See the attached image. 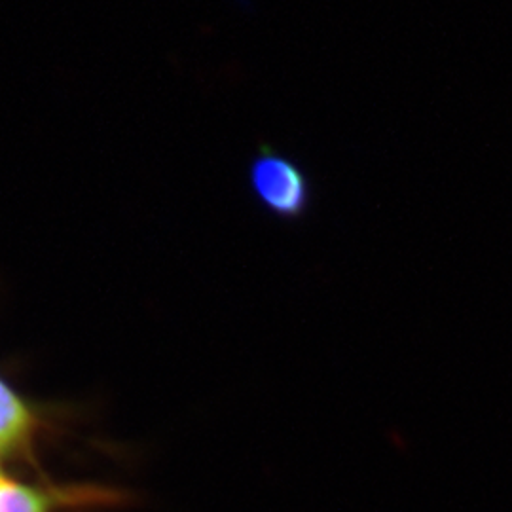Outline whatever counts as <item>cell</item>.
I'll return each instance as SVG.
<instances>
[{
  "label": "cell",
  "mask_w": 512,
  "mask_h": 512,
  "mask_svg": "<svg viewBox=\"0 0 512 512\" xmlns=\"http://www.w3.org/2000/svg\"><path fill=\"white\" fill-rule=\"evenodd\" d=\"M50 495L0 478V512H52Z\"/></svg>",
  "instance_id": "obj_3"
},
{
  "label": "cell",
  "mask_w": 512,
  "mask_h": 512,
  "mask_svg": "<svg viewBox=\"0 0 512 512\" xmlns=\"http://www.w3.org/2000/svg\"><path fill=\"white\" fill-rule=\"evenodd\" d=\"M33 425L29 408L0 380V456L21 450L29 442Z\"/></svg>",
  "instance_id": "obj_2"
},
{
  "label": "cell",
  "mask_w": 512,
  "mask_h": 512,
  "mask_svg": "<svg viewBox=\"0 0 512 512\" xmlns=\"http://www.w3.org/2000/svg\"><path fill=\"white\" fill-rule=\"evenodd\" d=\"M247 184L253 202L283 222H296L310 213L313 184L308 171L291 156L260 145L247 167Z\"/></svg>",
  "instance_id": "obj_1"
}]
</instances>
